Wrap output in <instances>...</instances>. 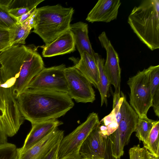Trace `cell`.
Returning a JSON list of instances; mask_svg holds the SVG:
<instances>
[{"label": "cell", "instance_id": "obj_1", "mask_svg": "<svg viewBox=\"0 0 159 159\" xmlns=\"http://www.w3.org/2000/svg\"><path fill=\"white\" fill-rule=\"evenodd\" d=\"M17 100L21 114L31 124L57 119L74 105L67 93L31 89L20 94Z\"/></svg>", "mask_w": 159, "mask_h": 159}, {"label": "cell", "instance_id": "obj_2", "mask_svg": "<svg viewBox=\"0 0 159 159\" xmlns=\"http://www.w3.org/2000/svg\"><path fill=\"white\" fill-rule=\"evenodd\" d=\"M128 22L134 32L152 51L159 48V0L143 1L135 7Z\"/></svg>", "mask_w": 159, "mask_h": 159}, {"label": "cell", "instance_id": "obj_3", "mask_svg": "<svg viewBox=\"0 0 159 159\" xmlns=\"http://www.w3.org/2000/svg\"><path fill=\"white\" fill-rule=\"evenodd\" d=\"M74 12L73 8L58 4L37 8L36 24L33 32L47 45L69 29Z\"/></svg>", "mask_w": 159, "mask_h": 159}, {"label": "cell", "instance_id": "obj_4", "mask_svg": "<svg viewBox=\"0 0 159 159\" xmlns=\"http://www.w3.org/2000/svg\"><path fill=\"white\" fill-rule=\"evenodd\" d=\"M123 99L120 107L121 117L116 130L110 135L113 154L115 159H120L124 153L132 133L135 132L139 117L127 101L122 92Z\"/></svg>", "mask_w": 159, "mask_h": 159}, {"label": "cell", "instance_id": "obj_5", "mask_svg": "<svg viewBox=\"0 0 159 159\" xmlns=\"http://www.w3.org/2000/svg\"><path fill=\"white\" fill-rule=\"evenodd\" d=\"M151 66L139 71L129 78L127 84L130 89L129 105L139 117L147 116L152 107L151 91Z\"/></svg>", "mask_w": 159, "mask_h": 159}, {"label": "cell", "instance_id": "obj_6", "mask_svg": "<svg viewBox=\"0 0 159 159\" xmlns=\"http://www.w3.org/2000/svg\"><path fill=\"white\" fill-rule=\"evenodd\" d=\"M99 123L98 114L94 112L90 113L84 122L63 138L59 144L57 159L78 153L84 140Z\"/></svg>", "mask_w": 159, "mask_h": 159}, {"label": "cell", "instance_id": "obj_7", "mask_svg": "<svg viewBox=\"0 0 159 159\" xmlns=\"http://www.w3.org/2000/svg\"><path fill=\"white\" fill-rule=\"evenodd\" d=\"M99 124L89 133L81 146L80 159H115L113 154L110 135L102 134Z\"/></svg>", "mask_w": 159, "mask_h": 159}, {"label": "cell", "instance_id": "obj_8", "mask_svg": "<svg viewBox=\"0 0 159 159\" xmlns=\"http://www.w3.org/2000/svg\"><path fill=\"white\" fill-rule=\"evenodd\" d=\"M30 48L15 44L2 51L0 55V77L4 83L15 82Z\"/></svg>", "mask_w": 159, "mask_h": 159}, {"label": "cell", "instance_id": "obj_9", "mask_svg": "<svg viewBox=\"0 0 159 159\" xmlns=\"http://www.w3.org/2000/svg\"><path fill=\"white\" fill-rule=\"evenodd\" d=\"M64 64L44 68L31 81L28 89L47 90L67 93L68 88Z\"/></svg>", "mask_w": 159, "mask_h": 159}, {"label": "cell", "instance_id": "obj_10", "mask_svg": "<svg viewBox=\"0 0 159 159\" xmlns=\"http://www.w3.org/2000/svg\"><path fill=\"white\" fill-rule=\"evenodd\" d=\"M64 72L70 97L77 102L93 103L95 94L88 80L74 66L66 67Z\"/></svg>", "mask_w": 159, "mask_h": 159}, {"label": "cell", "instance_id": "obj_11", "mask_svg": "<svg viewBox=\"0 0 159 159\" xmlns=\"http://www.w3.org/2000/svg\"><path fill=\"white\" fill-rule=\"evenodd\" d=\"M43 59L36 49L30 47L18 77L13 86V92L17 99L27 89L33 79L44 68Z\"/></svg>", "mask_w": 159, "mask_h": 159}, {"label": "cell", "instance_id": "obj_12", "mask_svg": "<svg viewBox=\"0 0 159 159\" xmlns=\"http://www.w3.org/2000/svg\"><path fill=\"white\" fill-rule=\"evenodd\" d=\"M102 47L106 51L107 58L104 63V68L111 84L115 89L114 96H120L121 69L118 54L114 49L105 32L98 36Z\"/></svg>", "mask_w": 159, "mask_h": 159}, {"label": "cell", "instance_id": "obj_13", "mask_svg": "<svg viewBox=\"0 0 159 159\" xmlns=\"http://www.w3.org/2000/svg\"><path fill=\"white\" fill-rule=\"evenodd\" d=\"M64 132L57 128L26 151L18 154V159H43L64 137Z\"/></svg>", "mask_w": 159, "mask_h": 159}, {"label": "cell", "instance_id": "obj_14", "mask_svg": "<svg viewBox=\"0 0 159 159\" xmlns=\"http://www.w3.org/2000/svg\"><path fill=\"white\" fill-rule=\"evenodd\" d=\"M63 124L61 121L54 119L32 124L31 130L27 136L23 146L17 149L18 154L32 147Z\"/></svg>", "mask_w": 159, "mask_h": 159}, {"label": "cell", "instance_id": "obj_15", "mask_svg": "<svg viewBox=\"0 0 159 159\" xmlns=\"http://www.w3.org/2000/svg\"><path fill=\"white\" fill-rule=\"evenodd\" d=\"M121 4L120 0H99L88 14L86 20L109 22L117 18Z\"/></svg>", "mask_w": 159, "mask_h": 159}, {"label": "cell", "instance_id": "obj_16", "mask_svg": "<svg viewBox=\"0 0 159 159\" xmlns=\"http://www.w3.org/2000/svg\"><path fill=\"white\" fill-rule=\"evenodd\" d=\"M75 45L73 34L70 29L43 47L42 54L44 57H50L74 52Z\"/></svg>", "mask_w": 159, "mask_h": 159}, {"label": "cell", "instance_id": "obj_17", "mask_svg": "<svg viewBox=\"0 0 159 159\" xmlns=\"http://www.w3.org/2000/svg\"><path fill=\"white\" fill-rule=\"evenodd\" d=\"M88 28L87 23L79 21L70 24L69 29L73 34L75 46L80 55L85 52L94 57L95 52L89 41Z\"/></svg>", "mask_w": 159, "mask_h": 159}, {"label": "cell", "instance_id": "obj_18", "mask_svg": "<svg viewBox=\"0 0 159 159\" xmlns=\"http://www.w3.org/2000/svg\"><path fill=\"white\" fill-rule=\"evenodd\" d=\"M80 59L74 66L97 89L99 81V72L94 58L87 52H84Z\"/></svg>", "mask_w": 159, "mask_h": 159}, {"label": "cell", "instance_id": "obj_19", "mask_svg": "<svg viewBox=\"0 0 159 159\" xmlns=\"http://www.w3.org/2000/svg\"><path fill=\"white\" fill-rule=\"evenodd\" d=\"M94 58L98 66L99 72V81L97 89L101 96V106L107 104V98L111 84L104 68L105 60L98 53L94 54Z\"/></svg>", "mask_w": 159, "mask_h": 159}, {"label": "cell", "instance_id": "obj_20", "mask_svg": "<svg viewBox=\"0 0 159 159\" xmlns=\"http://www.w3.org/2000/svg\"><path fill=\"white\" fill-rule=\"evenodd\" d=\"M151 91L152 107L156 116L159 117V65L150 66Z\"/></svg>", "mask_w": 159, "mask_h": 159}, {"label": "cell", "instance_id": "obj_21", "mask_svg": "<svg viewBox=\"0 0 159 159\" xmlns=\"http://www.w3.org/2000/svg\"><path fill=\"white\" fill-rule=\"evenodd\" d=\"M31 29L22 24H16L9 28L10 46L15 44H24L25 39L30 34Z\"/></svg>", "mask_w": 159, "mask_h": 159}, {"label": "cell", "instance_id": "obj_22", "mask_svg": "<svg viewBox=\"0 0 159 159\" xmlns=\"http://www.w3.org/2000/svg\"><path fill=\"white\" fill-rule=\"evenodd\" d=\"M157 121L148 118L147 116L139 117L135 135L140 141H142L143 146L146 145L151 131Z\"/></svg>", "mask_w": 159, "mask_h": 159}, {"label": "cell", "instance_id": "obj_23", "mask_svg": "<svg viewBox=\"0 0 159 159\" xmlns=\"http://www.w3.org/2000/svg\"><path fill=\"white\" fill-rule=\"evenodd\" d=\"M159 121L157 120L151 131L146 145L143 146L156 158L159 157Z\"/></svg>", "mask_w": 159, "mask_h": 159}, {"label": "cell", "instance_id": "obj_24", "mask_svg": "<svg viewBox=\"0 0 159 159\" xmlns=\"http://www.w3.org/2000/svg\"><path fill=\"white\" fill-rule=\"evenodd\" d=\"M103 125H100V133L104 135L109 136L114 133L118 127L115 112L112 109L111 112L104 117L100 121Z\"/></svg>", "mask_w": 159, "mask_h": 159}, {"label": "cell", "instance_id": "obj_25", "mask_svg": "<svg viewBox=\"0 0 159 159\" xmlns=\"http://www.w3.org/2000/svg\"><path fill=\"white\" fill-rule=\"evenodd\" d=\"M129 159H158L156 158L146 148H141L139 144L134 146L129 150Z\"/></svg>", "mask_w": 159, "mask_h": 159}, {"label": "cell", "instance_id": "obj_26", "mask_svg": "<svg viewBox=\"0 0 159 159\" xmlns=\"http://www.w3.org/2000/svg\"><path fill=\"white\" fill-rule=\"evenodd\" d=\"M17 149L15 145L8 143L0 145V159H18Z\"/></svg>", "mask_w": 159, "mask_h": 159}, {"label": "cell", "instance_id": "obj_27", "mask_svg": "<svg viewBox=\"0 0 159 159\" xmlns=\"http://www.w3.org/2000/svg\"><path fill=\"white\" fill-rule=\"evenodd\" d=\"M44 0H9L7 7L8 10L20 7H28L31 9L36 8Z\"/></svg>", "mask_w": 159, "mask_h": 159}, {"label": "cell", "instance_id": "obj_28", "mask_svg": "<svg viewBox=\"0 0 159 159\" xmlns=\"http://www.w3.org/2000/svg\"><path fill=\"white\" fill-rule=\"evenodd\" d=\"M16 22V20L9 15L7 9L0 6V28L8 30Z\"/></svg>", "mask_w": 159, "mask_h": 159}, {"label": "cell", "instance_id": "obj_29", "mask_svg": "<svg viewBox=\"0 0 159 159\" xmlns=\"http://www.w3.org/2000/svg\"><path fill=\"white\" fill-rule=\"evenodd\" d=\"M10 47L7 29L0 28V51Z\"/></svg>", "mask_w": 159, "mask_h": 159}, {"label": "cell", "instance_id": "obj_30", "mask_svg": "<svg viewBox=\"0 0 159 159\" xmlns=\"http://www.w3.org/2000/svg\"><path fill=\"white\" fill-rule=\"evenodd\" d=\"M32 9L28 7H20L9 10L8 12L11 16L16 20Z\"/></svg>", "mask_w": 159, "mask_h": 159}, {"label": "cell", "instance_id": "obj_31", "mask_svg": "<svg viewBox=\"0 0 159 159\" xmlns=\"http://www.w3.org/2000/svg\"><path fill=\"white\" fill-rule=\"evenodd\" d=\"M36 20L37 8L31 16L22 24L31 30L36 25Z\"/></svg>", "mask_w": 159, "mask_h": 159}, {"label": "cell", "instance_id": "obj_32", "mask_svg": "<svg viewBox=\"0 0 159 159\" xmlns=\"http://www.w3.org/2000/svg\"><path fill=\"white\" fill-rule=\"evenodd\" d=\"M60 143L56 145L43 159H57L58 152Z\"/></svg>", "mask_w": 159, "mask_h": 159}, {"label": "cell", "instance_id": "obj_33", "mask_svg": "<svg viewBox=\"0 0 159 159\" xmlns=\"http://www.w3.org/2000/svg\"><path fill=\"white\" fill-rule=\"evenodd\" d=\"M36 8H34L30 10L28 12L23 14L21 16L16 19V24H22L31 15L34 13L36 9Z\"/></svg>", "mask_w": 159, "mask_h": 159}, {"label": "cell", "instance_id": "obj_34", "mask_svg": "<svg viewBox=\"0 0 159 159\" xmlns=\"http://www.w3.org/2000/svg\"><path fill=\"white\" fill-rule=\"evenodd\" d=\"M61 159H80L78 153L72 154Z\"/></svg>", "mask_w": 159, "mask_h": 159}, {"label": "cell", "instance_id": "obj_35", "mask_svg": "<svg viewBox=\"0 0 159 159\" xmlns=\"http://www.w3.org/2000/svg\"><path fill=\"white\" fill-rule=\"evenodd\" d=\"M2 51H0V55Z\"/></svg>", "mask_w": 159, "mask_h": 159}]
</instances>
